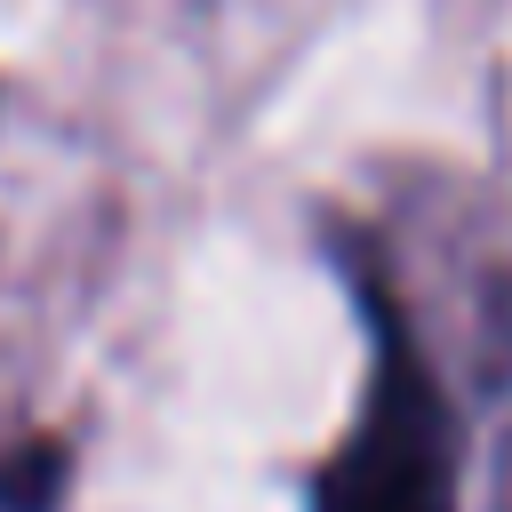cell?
<instances>
[{
    "instance_id": "1",
    "label": "cell",
    "mask_w": 512,
    "mask_h": 512,
    "mask_svg": "<svg viewBox=\"0 0 512 512\" xmlns=\"http://www.w3.org/2000/svg\"><path fill=\"white\" fill-rule=\"evenodd\" d=\"M376 368L360 392V424L320 464L312 512H456V416L400 320V304L368 280Z\"/></svg>"
},
{
    "instance_id": "2",
    "label": "cell",
    "mask_w": 512,
    "mask_h": 512,
    "mask_svg": "<svg viewBox=\"0 0 512 512\" xmlns=\"http://www.w3.org/2000/svg\"><path fill=\"white\" fill-rule=\"evenodd\" d=\"M56 480H64V456L48 440H32L16 464H0V504L8 512H48L56 504Z\"/></svg>"
}]
</instances>
